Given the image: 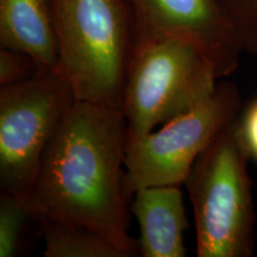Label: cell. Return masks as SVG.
I'll return each instance as SVG.
<instances>
[{
  "mask_svg": "<svg viewBox=\"0 0 257 257\" xmlns=\"http://www.w3.org/2000/svg\"><path fill=\"white\" fill-rule=\"evenodd\" d=\"M127 123L119 107L76 101L42 161L28 204L37 218L85 227L127 257L140 245L127 232Z\"/></svg>",
  "mask_w": 257,
  "mask_h": 257,
  "instance_id": "1",
  "label": "cell"
},
{
  "mask_svg": "<svg viewBox=\"0 0 257 257\" xmlns=\"http://www.w3.org/2000/svg\"><path fill=\"white\" fill-rule=\"evenodd\" d=\"M59 63L76 101L121 108L136 40L128 0H51Z\"/></svg>",
  "mask_w": 257,
  "mask_h": 257,
  "instance_id": "2",
  "label": "cell"
},
{
  "mask_svg": "<svg viewBox=\"0 0 257 257\" xmlns=\"http://www.w3.org/2000/svg\"><path fill=\"white\" fill-rule=\"evenodd\" d=\"M220 79L199 42L181 35L136 37L121 111L127 134L144 136L197 106Z\"/></svg>",
  "mask_w": 257,
  "mask_h": 257,
  "instance_id": "3",
  "label": "cell"
},
{
  "mask_svg": "<svg viewBox=\"0 0 257 257\" xmlns=\"http://www.w3.org/2000/svg\"><path fill=\"white\" fill-rule=\"evenodd\" d=\"M236 121L198 157L185 180L199 257L253 255L255 210L246 169L249 155L239 140Z\"/></svg>",
  "mask_w": 257,
  "mask_h": 257,
  "instance_id": "4",
  "label": "cell"
},
{
  "mask_svg": "<svg viewBox=\"0 0 257 257\" xmlns=\"http://www.w3.org/2000/svg\"><path fill=\"white\" fill-rule=\"evenodd\" d=\"M76 102L57 69L0 88V188L29 199L48 147Z\"/></svg>",
  "mask_w": 257,
  "mask_h": 257,
  "instance_id": "5",
  "label": "cell"
},
{
  "mask_svg": "<svg viewBox=\"0 0 257 257\" xmlns=\"http://www.w3.org/2000/svg\"><path fill=\"white\" fill-rule=\"evenodd\" d=\"M239 94L220 82L210 96L144 136L127 134L125 187L127 194L148 186L185 184L195 161L218 135L237 119Z\"/></svg>",
  "mask_w": 257,
  "mask_h": 257,
  "instance_id": "6",
  "label": "cell"
},
{
  "mask_svg": "<svg viewBox=\"0 0 257 257\" xmlns=\"http://www.w3.org/2000/svg\"><path fill=\"white\" fill-rule=\"evenodd\" d=\"M136 37L181 35L204 47L219 78L236 70L251 38L229 0H128Z\"/></svg>",
  "mask_w": 257,
  "mask_h": 257,
  "instance_id": "7",
  "label": "cell"
},
{
  "mask_svg": "<svg viewBox=\"0 0 257 257\" xmlns=\"http://www.w3.org/2000/svg\"><path fill=\"white\" fill-rule=\"evenodd\" d=\"M131 211L140 226L144 257H185L184 232L188 221L178 185L148 186L134 192Z\"/></svg>",
  "mask_w": 257,
  "mask_h": 257,
  "instance_id": "8",
  "label": "cell"
},
{
  "mask_svg": "<svg viewBox=\"0 0 257 257\" xmlns=\"http://www.w3.org/2000/svg\"><path fill=\"white\" fill-rule=\"evenodd\" d=\"M0 44L30 56L41 70L56 69L59 44L51 0H0Z\"/></svg>",
  "mask_w": 257,
  "mask_h": 257,
  "instance_id": "9",
  "label": "cell"
},
{
  "mask_svg": "<svg viewBox=\"0 0 257 257\" xmlns=\"http://www.w3.org/2000/svg\"><path fill=\"white\" fill-rule=\"evenodd\" d=\"M47 257H127L100 234L49 218H37Z\"/></svg>",
  "mask_w": 257,
  "mask_h": 257,
  "instance_id": "10",
  "label": "cell"
},
{
  "mask_svg": "<svg viewBox=\"0 0 257 257\" xmlns=\"http://www.w3.org/2000/svg\"><path fill=\"white\" fill-rule=\"evenodd\" d=\"M37 219L27 199L2 192L0 195V257H16L23 249L29 223Z\"/></svg>",
  "mask_w": 257,
  "mask_h": 257,
  "instance_id": "11",
  "label": "cell"
},
{
  "mask_svg": "<svg viewBox=\"0 0 257 257\" xmlns=\"http://www.w3.org/2000/svg\"><path fill=\"white\" fill-rule=\"evenodd\" d=\"M31 59L19 51L3 48L0 50V85L8 86L31 79L40 72Z\"/></svg>",
  "mask_w": 257,
  "mask_h": 257,
  "instance_id": "12",
  "label": "cell"
},
{
  "mask_svg": "<svg viewBox=\"0 0 257 257\" xmlns=\"http://www.w3.org/2000/svg\"><path fill=\"white\" fill-rule=\"evenodd\" d=\"M240 142L249 157L257 161V100L251 102L236 121Z\"/></svg>",
  "mask_w": 257,
  "mask_h": 257,
  "instance_id": "13",
  "label": "cell"
},
{
  "mask_svg": "<svg viewBox=\"0 0 257 257\" xmlns=\"http://www.w3.org/2000/svg\"><path fill=\"white\" fill-rule=\"evenodd\" d=\"M238 12L251 38V49L257 43V0H229Z\"/></svg>",
  "mask_w": 257,
  "mask_h": 257,
  "instance_id": "14",
  "label": "cell"
},
{
  "mask_svg": "<svg viewBox=\"0 0 257 257\" xmlns=\"http://www.w3.org/2000/svg\"><path fill=\"white\" fill-rule=\"evenodd\" d=\"M253 50H255V51H256V53H257V44H256V47H255V49H253Z\"/></svg>",
  "mask_w": 257,
  "mask_h": 257,
  "instance_id": "15",
  "label": "cell"
},
{
  "mask_svg": "<svg viewBox=\"0 0 257 257\" xmlns=\"http://www.w3.org/2000/svg\"><path fill=\"white\" fill-rule=\"evenodd\" d=\"M256 44H257V43H256ZM255 47H256V46H255Z\"/></svg>",
  "mask_w": 257,
  "mask_h": 257,
  "instance_id": "16",
  "label": "cell"
}]
</instances>
